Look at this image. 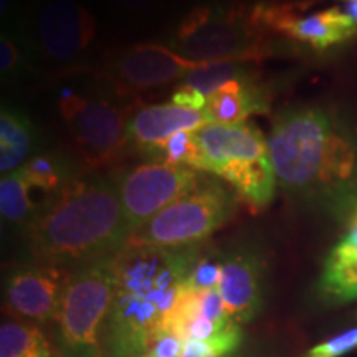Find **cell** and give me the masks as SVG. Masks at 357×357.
I'll list each match as a JSON object with an SVG mask.
<instances>
[{
    "instance_id": "8fae6325",
    "label": "cell",
    "mask_w": 357,
    "mask_h": 357,
    "mask_svg": "<svg viewBox=\"0 0 357 357\" xmlns=\"http://www.w3.org/2000/svg\"><path fill=\"white\" fill-rule=\"evenodd\" d=\"M194 61L162 45H136L119 53L109 63V77L121 91H141L187 78L202 68Z\"/></svg>"
},
{
    "instance_id": "3957f363",
    "label": "cell",
    "mask_w": 357,
    "mask_h": 357,
    "mask_svg": "<svg viewBox=\"0 0 357 357\" xmlns=\"http://www.w3.org/2000/svg\"><path fill=\"white\" fill-rule=\"evenodd\" d=\"M200 253V245L151 248L128 243L114 257V298L102 341L105 357L147 354Z\"/></svg>"
},
{
    "instance_id": "ffe728a7",
    "label": "cell",
    "mask_w": 357,
    "mask_h": 357,
    "mask_svg": "<svg viewBox=\"0 0 357 357\" xmlns=\"http://www.w3.org/2000/svg\"><path fill=\"white\" fill-rule=\"evenodd\" d=\"M30 190H32V187L26 182L22 169L2 176V181H0V213H2L3 220L13 223V225H24L25 229H29L40 211L30 199Z\"/></svg>"
},
{
    "instance_id": "83f0119b",
    "label": "cell",
    "mask_w": 357,
    "mask_h": 357,
    "mask_svg": "<svg viewBox=\"0 0 357 357\" xmlns=\"http://www.w3.org/2000/svg\"><path fill=\"white\" fill-rule=\"evenodd\" d=\"M205 101H207V96L204 93H200L199 89L187 86V84L182 83L172 95V102L174 105L184 106V108L197 109L202 111L205 106Z\"/></svg>"
},
{
    "instance_id": "4316f807",
    "label": "cell",
    "mask_w": 357,
    "mask_h": 357,
    "mask_svg": "<svg viewBox=\"0 0 357 357\" xmlns=\"http://www.w3.org/2000/svg\"><path fill=\"white\" fill-rule=\"evenodd\" d=\"M185 342L171 333H158L147 347L149 357H182Z\"/></svg>"
},
{
    "instance_id": "9c48e42d",
    "label": "cell",
    "mask_w": 357,
    "mask_h": 357,
    "mask_svg": "<svg viewBox=\"0 0 357 357\" xmlns=\"http://www.w3.org/2000/svg\"><path fill=\"white\" fill-rule=\"evenodd\" d=\"M199 181V171L195 169L172 166L154 159L123 172L118 178L119 197L132 234Z\"/></svg>"
},
{
    "instance_id": "8992f818",
    "label": "cell",
    "mask_w": 357,
    "mask_h": 357,
    "mask_svg": "<svg viewBox=\"0 0 357 357\" xmlns=\"http://www.w3.org/2000/svg\"><path fill=\"white\" fill-rule=\"evenodd\" d=\"M265 26L258 7H197L178 25L174 48L194 61H258L265 56Z\"/></svg>"
},
{
    "instance_id": "cb8c5ba5",
    "label": "cell",
    "mask_w": 357,
    "mask_h": 357,
    "mask_svg": "<svg viewBox=\"0 0 357 357\" xmlns=\"http://www.w3.org/2000/svg\"><path fill=\"white\" fill-rule=\"evenodd\" d=\"M243 342V331L240 324L234 323L215 336L204 341L185 342L182 357H229L238 352Z\"/></svg>"
},
{
    "instance_id": "d6a6232c",
    "label": "cell",
    "mask_w": 357,
    "mask_h": 357,
    "mask_svg": "<svg viewBox=\"0 0 357 357\" xmlns=\"http://www.w3.org/2000/svg\"><path fill=\"white\" fill-rule=\"evenodd\" d=\"M229 357H240V356H238V352H236V354H234V356H229Z\"/></svg>"
},
{
    "instance_id": "ac0fdd59",
    "label": "cell",
    "mask_w": 357,
    "mask_h": 357,
    "mask_svg": "<svg viewBox=\"0 0 357 357\" xmlns=\"http://www.w3.org/2000/svg\"><path fill=\"white\" fill-rule=\"evenodd\" d=\"M319 291L326 300L347 303L357 300V248L341 240L324 261Z\"/></svg>"
},
{
    "instance_id": "4dcf8cb0",
    "label": "cell",
    "mask_w": 357,
    "mask_h": 357,
    "mask_svg": "<svg viewBox=\"0 0 357 357\" xmlns=\"http://www.w3.org/2000/svg\"><path fill=\"white\" fill-rule=\"evenodd\" d=\"M119 2H121L123 6L128 8H141V7L149 6L153 0H119Z\"/></svg>"
},
{
    "instance_id": "5b68a950",
    "label": "cell",
    "mask_w": 357,
    "mask_h": 357,
    "mask_svg": "<svg viewBox=\"0 0 357 357\" xmlns=\"http://www.w3.org/2000/svg\"><path fill=\"white\" fill-rule=\"evenodd\" d=\"M113 260L78 266L56 318L58 357H105V331L114 298Z\"/></svg>"
},
{
    "instance_id": "f1b7e54d",
    "label": "cell",
    "mask_w": 357,
    "mask_h": 357,
    "mask_svg": "<svg viewBox=\"0 0 357 357\" xmlns=\"http://www.w3.org/2000/svg\"><path fill=\"white\" fill-rule=\"evenodd\" d=\"M19 63V50L10 38L3 35L0 40V70L2 73H8Z\"/></svg>"
},
{
    "instance_id": "1f68e13d",
    "label": "cell",
    "mask_w": 357,
    "mask_h": 357,
    "mask_svg": "<svg viewBox=\"0 0 357 357\" xmlns=\"http://www.w3.org/2000/svg\"><path fill=\"white\" fill-rule=\"evenodd\" d=\"M344 12L351 17V20L357 25V0H351V2L346 3Z\"/></svg>"
},
{
    "instance_id": "ba28073f",
    "label": "cell",
    "mask_w": 357,
    "mask_h": 357,
    "mask_svg": "<svg viewBox=\"0 0 357 357\" xmlns=\"http://www.w3.org/2000/svg\"><path fill=\"white\" fill-rule=\"evenodd\" d=\"M71 139L88 169L113 164L128 139V111L102 98H86L65 89L58 101Z\"/></svg>"
},
{
    "instance_id": "e0dca14e",
    "label": "cell",
    "mask_w": 357,
    "mask_h": 357,
    "mask_svg": "<svg viewBox=\"0 0 357 357\" xmlns=\"http://www.w3.org/2000/svg\"><path fill=\"white\" fill-rule=\"evenodd\" d=\"M35 129L29 116L12 108L0 114V172L2 176L19 171L32 158Z\"/></svg>"
},
{
    "instance_id": "4fadbf2b",
    "label": "cell",
    "mask_w": 357,
    "mask_h": 357,
    "mask_svg": "<svg viewBox=\"0 0 357 357\" xmlns=\"http://www.w3.org/2000/svg\"><path fill=\"white\" fill-rule=\"evenodd\" d=\"M263 261L255 250L238 248L222 257L218 284L225 310L236 324L252 321L263 305Z\"/></svg>"
},
{
    "instance_id": "484cf974",
    "label": "cell",
    "mask_w": 357,
    "mask_h": 357,
    "mask_svg": "<svg viewBox=\"0 0 357 357\" xmlns=\"http://www.w3.org/2000/svg\"><path fill=\"white\" fill-rule=\"evenodd\" d=\"M357 349V328L321 342L310 351V357H341Z\"/></svg>"
},
{
    "instance_id": "52a82bcc",
    "label": "cell",
    "mask_w": 357,
    "mask_h": 357,
    "mask_svg": "<svg viewBox=\"0 0 357 357\" xmlns=\"http://www.w3.org/2000/svg\"><path fill=\"white\" fill-rule=\"evenodd\" d=\"M236 194L217 181L202 178L136 230L129 243L151 248H184L200 245L230 220Z\"/></svg>"
},
{
    "instance_id": "9a60e30c",
    "label": "cell",
    "mask_w": 357,
    "mask_h": 357,
    "mask_svg": "<svg viewBox=\"0 0 357 357\" xmlns=\"http://www.w3.org/2000/svg\"><path fill=\"white\" fill-rule=\"evenodd\" d=\"M202 111L174 105L142 106L129 116L128 139L141 151L151 154L169 137L181 131H197L205 126Z\"/></svg>"
},
{
    "instance_id": "f546056e",
    "label": "cell",
    "mask_w": 357,
    "mask_h": 357,
    "mask_svg": "<svg viewBox=\"0 0 357 357\" xmlns=\"http://www.w3.org/2000/svg\"><path fill=\"white\" fill-rule=\"evenodd\" d=\"M342 240H344V242H347L349 245H352V247L357 248V211L351 213L349 229H347V234Z\"/></svg>"
},
{
    "instance_id": "277c9868",
    "label": "cell",
    "mask_w": 357,
    "mask_h": 357,
    "mask_svg": "<svg viewBox=\"0 0 357 357\" xmlns=\"http://www.w3.org/2000/svg\"><path fill=\"white\" fill-rule=\"evenodd\" d=\"M202 149V171L225 181L236 197L260 211L273 200L278 184L270 144L255 124H205L195 131Z\"/></svg>"
},
{
    "instance_id": "2e32d148",
    "label": "cell",
    "mask_w": 357,
    "mask_h": 357,
    "mask_svg": "<svg viewBox=\"0 0 357 357\" xmlns=\"http://www.w3.org/2000/svg\"><path fill=\"white\" fill-rule=\"evenodd\" d=\"M268 109V100L263 88L252 75L230 79L211 93L205 101L202 114L207 124L236 126L247 121L248 116Z\"/></svg>"
},
{
    "instance_id": "30bf717a",
    "label": "cell",
    "mask_w": 357,
    "mask_h": 357,
    "mask_svg": "<svg viewBox=\"0 0 357 357\" xmlns=\"http://www.w3.org/2000/svg\"><path fill=\"white\" fill-rule=\"evenodd\" d=\"M71 271L40 261L17 266L6 283V311L38 326L56 323Z\"/></svg>"
},
{
    "instance_id": "7c38bea8",
    "label": "cell",
    "mask_w": 357,
    "mask_h": 357,
    "mask_svg": "<svg viewBox=\"0 0 357 357\" xmlns=\"http://www.w3.org/2000/svg\"><path fill=\"white\" fill-rule=\"evenodd\" d=\"M96 35V20L73 0H53L38 19V38L53 60L68 61L86 50Z\"/></svg>"
},
{
    "instance_id": "e575fe53",
    "label": "cell",
    "mask_w": 357,
    "mask_h": 357,
    "mask_svg": "<svg viewBox=\"0 0 357 357\" xmlns=\"http://www.w3.org/2000/svg\"><path fill=\"white\" fill-rule=\"evenodd\" d=\"M347 2H351V0H347Z\"/></svg>"
},
{
    "instance_id": "44dd1931",
    "label": "cell",
    "mask_w": 357,
    "mask_h": 357,
    "mask_svg": "<svg viewBox=\"0 0 357 357\" xmlns=\"http://www.w3.org/2000/svg\"><path fill=\"white\" fill-rule=\"evenodd\" d=\"M20 169L32 189L47 192L50 197L73 181L68 164L58 154H33Z\"/></svg>"
},
{
    "instance_id": "7402d4cb",
    "label": "cell",
    "mask_w": 357,
    "mask_h": 357,
    "mask_svg": "<svg viewBox=\"0 0 357 357\" xmlns=\"http://www.w3.org/2000/svg\"><path fill=\"white\" fill-rule=\"evenodd\" d=\"M154 160H164L172 166L190 167L202 171V149L195 131H181L151 153Z\"/></svg>"
},
{
    "instance_id": "5bb4252c",
    "label": "cell",
    "mask_w": 357,
    "mask_h": 357,
    "mask_svg": "<svg viewBox=\"0 0 357 357\" xmlns=\"http://www.w3.org/2000/svg\"><path fill=\"white\" fill-rule=\"evenodd\" d=\"M258 15L266 30L288 35L298 42L311 45L316 50L346 42L357 32V25L351 17L337 7L307 17H294L284 7H258Z\"/></svg>"
},
{
    "instance_id": "6da1fadb",
    "label": "cell",
    "mask_w": 357,
    "mask_h": 357,
    "mask_svg": "<svg viewBox=\"0 0 357 357\" xmlns=\"http://www.w3.org/2000/svg\"><path fill=\"white\" fill-rule=\"evenodd\" d=\"M270 144L276 181L289 194L357 211V136L321 108L275 118Z\"/></svg>"
},
{
    "instance_id": "d4e9b609",
    "label": "cell",
    "mask_w": 357,
    "mask_h": 357,
    "mask_svg": "<svg viewBox=\"0 0 357 357\" xmlns=\"http://www.w3.org/2000/svg\"><path fill=\"white\" fill-rule=\"evenodd\" d=\"M222 278V258L212 253H200L195 265L192 266L189 276L184 281V287L192 291L205 293L211 289H218Z\"/></svg>"
},
{
    "instance_id": "836d02e7",
    "label": "cell",
    "mask_w": 357,
    "mask_h": 357,
    "mask_svg": "<svg viewBox=\"0 0 357 357\" xmlns=\"http://www.w3.org/2000/svg\"><path fill=\"white\" fill-rule=\"evenodd\" d=\"M141 357H149V356H147V354H144V356H141Z\"/></svg>"
},
{
    "instance_id": "d6986e66",
    "label": "cell",
    "mask_w": 357,
    "mask_h": 357,
    "mask_svg": "<svg viewBox=\"0 0 357 357\" xmlns=\"http://www.w3.org/2000/svg\"><path fill=\"white\" fill-rule=\"evenodd\" d=\"M0 357H58V351L38 324L3 321L0 326Z\"/></svg>"
},
{
    "instance_id": "603a6c76",
    "label": "cell",
    "mask_w": 357,
    "mask_h": 357,
    "mask_svg": "<svg viewBox=\"0 0 357 357\" xmlns=\"http://www.w3.org/2000/svg\"><path fill=\"white\" fill-rule=\"evenodd\" d=\"M243 77H248V70L243 61H213L192 71L189 77L184 78V84L208 96L230 79Z\"/></svg>"
},
{
    "instance_id": "7a4b0ae2",
    "label": "cell",
    "mask_w": 357,
    "mask_h": 357,
    "mask_svg": "<svg viewBox=\"0 0 357 357\" xmlns=\"http://www.w3.org/2000/svg\"><path fill=\"white\" fill-rule=\"evenodd\" d=\"M131 236L118 178H73L40 208L26 245L35 261L75 270L114 258Z\"/></svg>"
}]
</instances>
